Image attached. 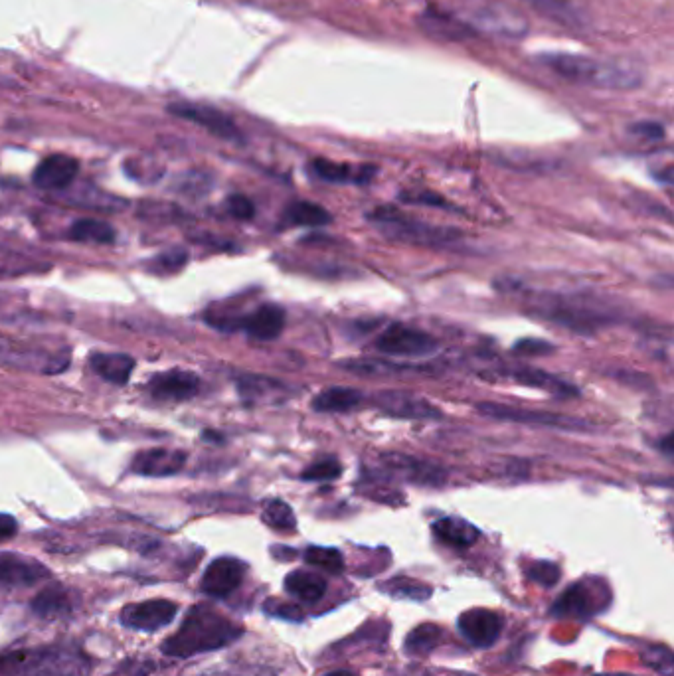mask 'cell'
Here are the masks:
<instances>
[{
    "instance_id": "2",
    "label": "cell",
    "mask_w": 674,
    "mask_h": 676,
    "mask_svg": "<svg viewBox=\"0 0 674 676\" xmlns=\"http://www.w3.org/2000/svg\"><path fill=\"white\" fill-rule=\"evenodd\" d=\"M540 64L574 84L607 91H631L643 84L639 66L627 60H599L582 54H544Z\"/></svg>"
},
{
    "instance_id": "44",
    "label": "cell",
    "mask_w": 674,
    "mask_h": 676,
    "mask_svg": "<svg viewBox=\"0 0 674 676\" xmlns=\"http://www.w3.org/2000/svg\"><path fill=\"white\" fill-rule=\"evenodd\" d=\"M16 534V520L10 514H0V540Z\"/></svg>"
},
{
    "instance_id": "27",
    "label": "cell",
    "mask_w": 674,
    "mask_h": 676,
    "mask_svg": "<svg viewBox=\"0 0 674 676\" xmlns=\"http://www.w3.org/2000/svg\"><path fill=\"white\" fill-rule=\"evenodd\" d=\"M362 400V394L350 388H329L321 392L313 400V408L323 414H340V412H350L356 408Z\"/></svg>"
},
{
    "instance_id": "1",
    "label": "cell",
    "mask_w": 674,
    "mask_h": 676,
    "mask_svg": "<svg viewBox=\"0 0 674 676\" xmlns=\"http://www.w3.org/2000/svg\"><path fill=\"white\" fill-rule=\"evenodd\" d=\"M242 633V625L228 619L214 607L196 605L186 613L178 631L163 643V653L176 659H186L222 649L240 639Z\"/></svg>"
},
{
    "instance_id": "43",
    "label": "cell",
    "mask_w": 674,
    "mask_h": 676,
    "mask_svg": "<svg viewBox=\"0 0 674 676\" xmlns=\"http://www.w3.org/2000/svg\"><path fill=\"white\" fill-rule=\"evenodd\" d=\"M265 609L273 615H281V617H291V619H299L301 611L297 607H289V605H281V603H267Z\"/></svg>"
},
{
    "instance_id": "38",
    "label": "cell",
    "mask_w": 674,
    "mask_h": 676,
    "mask_svg": "<svg viewBox=\"0 0 674 676\" xmlns=\"http://www.w3.org/2000/svg\"><path fill=\"white\" fill-rule=\"evenodd\" d=\"M514 352L522 356H544L548 352H554V344L540 338H524L514 344Z\"/></svg>"
},
{
    "instance_id": "7",
    "label": "cell",
    "mask_w": 674,
    "mask_h": 676,
    "mask_svg": "<svg viewBox=\"0 0 674 676\" xmlns=\"http://www.w3.org/2000/svg\"><path fill=\"white\" fill-rule=\"evenodd\" d=\"M477 412L485 418L499 420V422L522 423V425H542V427H558V429H584L588 423L570 416H560L552 412H540V410H524L514 408L506 404L495 402H481L477 404Z\"/></svg>"
},
{
    "instance_id": "42",
    "label": "cell",
    "mask_w": 674,
    "mask_h": 676,
    "mask_svg": "<svg viewBox=\"0 0 674 676\" xmlns=\"http://www.w3.org/2000/svg\"><path fill=\"white\" fill-rule=\"evenodd\" d=\"M388 592H392L394 595H408V597H414V599H423V597H427L431 593L427 588L418 586L416 582H402V580L392 582V586L388 588Z\"/></svg>"
},
{
    "instance_id": "41",
    "label": "cell",
    "mask_w": 674,
    "mask_h": 676,
    "mask_svg": "<svg viewBox=\"0 0 674 676\" xmlns=\"http://www.w3.org/2000/svg\"><path fill=\"white\" fill-rule=\"evenodd\" d=\"M633 135L637 137H643V139H649V141H661L665 137V127L661 123H655V121H639V123H633L631 129H629Z\"/></svg>"
},
{
    "instance_id": "37",
    "label": "cell",
    "mask_w": 674,
    "mask_h": 676,
    "mask_svg": "<svg viewBox=\"0 0 674 676\" xmlns=\"http://www.w3.org/2000/svg\"><path fill=\"white\" fill-rule=\"evenodd\" d=\"M202 676H275L273 671H269L267 667H255V665H230V667H222V669H214L208 671Z\"/></svg>"
},
{
    "instance_id": "36",
    "label": "cell",
    "mask_w": 674,
    "mask_h": 676,
    "mask_svg": "<svg viewBox=\"0 0 674 676\" xmlns=\"http://www.w3.org/2000/svg\"><path fill=\"white\" fill-rule=\"evenodd\" d=\"M528 576H530L532 582H536L540 586H546V588H552L560 580V570H558L556 564L536 562V564L530 566Z\"/></svg>"
},
{
    "instance_id": "30",
    "label": "cell",
    "mask_w": 674,
    "mask_h": 676,
    "mask_svg": "<svg viewBox=\"0 0 674 676\" xmlns=\"http://www.w3.org/2000/svg\"><path fill=\"white\" fill-rule=\"evenodd\" d=\"M441 639V629L435 625H422L410 633L406 639V651L414 657L429 655Z\"/></svg>"
},
{
    "instance_id": "39",
    "label": "cell",
    "mask_w": 674,
    "mask_h": 676,
    "mask_svg": "<svg viewBox=\"0 0 674 676\" xmlns=\"http://www.w3.org/2000/svg\"><path fill=\"white\" fill-rule=\"evenodd\" d=\"M228 210L238 220H252L255 216V206L252 200L242 194H234L228 198Z\"/></svg>"
},
{
    "instance_id": "28",
    "label": "cell",
    "mask_w": 674,
    "mask_h": 676,
    "mask_svg": "<svg viewBox=\"0 0 674 676\" xmlns=\"http://www.w3.org/2000/svg\"><path fill=\"white\" fill-rule=\"evenodd\" d=\"M285 218L293 226H309V228H321L333 222V216L327 208L315 204V202H295L287 208Z\"/></svg>"
},
{
    "instance_id": "13",
    "label": "cell",
    "mask_w": 674,
    "mask_h": 676,
    "mask_svg": "<svg viewBox=\"0 0 674 676\" xmlns=\"http://www.w3.org/2000/svg\"><path fill=\"white\" fill-rule=\"evenodd\" d=\"M246 576V564L238 558H218L214 560L202 576V592L210 597H226L240 588Z\"/></svg>"
},
{
    "instance_id": "32",
    "label": "cell",
    "mask_w": 674,
    "mask_h": 676,
    "mask_svg": "<svg viewBox=\"0 0 674 676\" xmlns=\"http://www.w3.org/2000/svg\"><path fill=\"white\" fill-rule=\"evenodd\" d=\"M305 562L315 566V568H321V570H327V572H333V574H338L342 572L344 568V560H342V554L335 550V548H321V546H311L307 552H305Z\"/></svg>"
},
{
    "instance_id": "4",
    "label": "cell",
    "mask_w": 674,
    "mask_h": 676,
    "mask_svg": "<svg viewBox=\"0 0 674 676\" xmlns=\"http://www.w3.org/2000/svg\"><path fill=\"white\" fill-rule=\"evenodd\" d=\"M457 16L473 34L516 40L528 32V20L510 4L497 0L467 2Z\"/></svg>"
},
{
    "instance_id": "8",
    "label": "cell",
    "mask_w": 674,
    "mask_h": 676,
    "mask_svg": "<svg viewBox=\"0 0 674 676\" xmlns=\"http://www.w3.org/2000/svg\"><path fill=\"white\" fill-rule=\"evenodd\" d=\"M176 611L178 605L170 599H149L123 607L121 623L137 631H159L174 621Z\"/></svg>"
},
{
    "instance_id": "18",
    "label": "cell",
    "mask_w": 674,
    "mask_h": 676,
    "mask_svg": "<svg viewBox=\"0 0 674 676\" xmlns=\"http://www.w3.org/2000/svg\"><path fill=\"white\" fill-rule=\"evenodd\" d=\"M236 327L257 340H273L285 329V311L277 305H261L252 315L238 321Z\"/></svg>"
},
{
    "instance_id": "46",
    "label": "cell",
    "mask_w": 674,
    "mask_h": 676,
    "mask_svg": "<svg viewBox=\"0 0 674 676\" xmlns=\"http://www.w3.org/2000/svg\"><path fill=\"white\" fill-rule=\"evenodd\" d=\"M327 676H354L352 673H348V671H335V673H329Z\"/></svg>"
},
{
    "instance_id": "29",
    "label": "cell",
    "mask_w": 674,
    "mask_h": 676,
    "mask_svg": "<svg viewBox=\"0 0 674 676\" xmlns=\"http://www.w3.org/2000/svg\"><path fill=\"white\" fill-rule=\"evenodd\" d=\"M70 238L80 244H113L115 242V230L93 218H84L72 224L70 228Z\"/></svg>"
},
{
    "instance_id": "33",
    "label": "cell",
    "mask_w": 674,
    "mask_h": 676,
    "mask_svg": "<svg viewBox=\"0 0 674 676\" xmlns=\"http://www.w3.org/2000/svg\"><path fill=\"white\" fill-rule=\"evenodd\" d=\"M556 613H566V615H580L588 611V593L584 588L576 586L572 588L566 595H562V599L558 601V605L554 607Z\"/></svg>"
},
{
    "instance_id": "24",
    "label": "cell",
    "mask_w": 674,
    "mask_h": 676,
    "mask_svg": "<svg viewBox=\"0 0 674 676\" xmlns=\"http://www.w3.org/2000/svg\"><path fill=\"white\" fill-rule=\"evenodd\" d=\"M285 592L299 601H319L327 592V582L315 572L295 570L285 578Z\"/></svg>"
},
{
    "instance_id": "40",
    "label": "cell",
    "mask_w": 674,
    "mask_h": 676,
    "mask_svg": "<svg viewBox=\"0 0 674 676\" xmlns=\"http://www.w3.org/2000/svg\"><path fill=\"white\" fill-rule=\"evenodd\" d=\"M402 198V202H408V204H416V206H437V208H453L451 204H447L439 194H435V192H418V194H410V192H406V194H402L400 196Z\"/></svg>"
},
{
    "instance_id": "10",
    "label": "cell",
    "mask_w": 674,
    "mask_h": 676,
    "mask_svg": "<svg viewBox=\"0 0 674 676\" xmlns=\"http://www.w3.org/2000/svg\"><path fill=\"white\" fill-rule=\"evenodd\" d=\"M437 346L439 344L435 338L404 325H392L376 342V348L380 352L392 356H427L435 352Z\"/></svg>"
},
{
    "instance_id": "25",
    "label": "cell",
    "mask_w": 674,
    "mask_h": 676,
    "mask_svg": "<svg viewBox=\"0 0 674 676\" xmlns=\"http://www.w3.org/2000/svg\"><path fill=\"white\" fill-rule=\"evenodd\" d=\"M528 6H532L542 16L568 26V28H580L584 24L580 8L572 0H524Z\"/></svg>"
},
{
    "instance_id": "45",
    "label": "cell",
    "mask_w": 674,
    "mask_h": 676,
    "mask_svg": "<svg viewBox=\"0 0 674 676\" xmlns=\"http://www.w3.org/2000/svg\"><path fill=\"white\" fill-rule=\"evenodd\" d=\"M663 451L669 453V455L673 453V435H669V437L663 441Z\"/></svg>"
},
{
    "instance_id": "3",
    "label": "cell",
    "mask_w": 674,
    "mask_h": 676,
    "mask_svg": "<svg viewBox=\"0 0 674 676\" xmlns=\"http://www.w3.org/2000/svg\"><path fill=\"white\" fill-rule=\"evenodd\" d=\"M91 661L82 649L70 645L18 651L0 659V676H87Z\"/></svg>"
},
{
    "instance_id": "35",
    "label": "cell",
    "mask_w": 674,
    "mask_h": 676,
    "mask_svg": "<svg viewBox=\"0 0 674 676\" xmlns=\"http://www.w3.org/2000/svg\"><path fill=\"white\" fill-rule=\"evenodd\" d=\"M338 475H340V465L335 457H329V459H321L313 463L303 473V481H333Z\"/></svg>"
},
{
    "instance_id": "16",
    "label": "cell",
    "mask_w": 674,
    "mask_h": 676,
    "mask_svg": "<svg viewBox=\"0 0 674 676\" xmlns=\"http://www.w3.org/2000/svg\"><path fill=\"white\" fill-rule=\"evenodd\" d=\"M80 163L68 155H52L34 170V184L42 190H62L78 176Z\"/></svg>"
},
{
    "instance_id": "20",
    "label": "cell",
    "mask_w": 674,
    "mask_h": 676,
    "mask_svg": "<svg viewBox=\"0 0 674 676\" xmlns=\"http://www.w3.org/2000/svg\"><path fill=\"white\" fill-rule=\"evenodd\" d=\"M89 362L95 374H99L103 380L117 384V386H125L135 370V358L129 354H121V352H115V354L93 352Z\"/></svg>"
},
{
    "instance_id": "31",
    "label": "cell",
    "mask_w": 674,
    "mask_h": 676,
    "mask_svg": "<svg viewBox=\"0 0 674 676\" xmlns=\"http://www.w3.org/2000/svg\"><path fill=\"white\" fill-rule=\"evenodd\" d=\"M263 520L275 530L289 532L297 526V518L293 514L291 507L283 501H269L263 508Z\"/></svg>"
},
{
    "instance_id": "17",
    "label": "cell",
    "mask_w": 674,
    "mask_h": 676,
    "mask_svg": "<svg viewBox=\"0 0 674 676\" xmlns=\"http://www.w3.org/2000/svg\"><path fill=\"white\" fill-rule=\"evenodd\" d=\"M503 376L522 384V386H528V388H538V390H544V392H550L554 396H560V398H576L580 396V390L568 382H564L562 378L554 376V374H548V372H542L538 368H510V370H505Z\"/></svg>"
},
{
    "instance_id": "15",
    "label": "cell",
    "mask_w": 674,
    "mask_h": 676,
    "mask_svg": "<svg viewBox=\"0 0 674 676\" xmlns=\"http://www.w3.org/2000/svg\"><path fill=\"white\" fill-rule=\"evenodd\" d=\"M198 390H200L198 376L184 370H169L151 380V394L157 400L184 402L194 398Z\"/></svg>"
},
{
    "instance_id": "14",
    "label": "cell",
    "mask_w": 674,
    "mask_h": 676,
    "mask_svg": "<svg viewBox=\"0 0 674 676\" xmlns=\"http://www.w3.org/2000/svg\"><path fill=\"white\" fill-rule=\"evenodd\" d=\"M186 463V453L176 449L155 447L135 455L131 463V471L145 477H169L178 473Z\"/></svg>"
},
{
    "instance_id": "23",
    "label": "cell",
    "mask_w": 674,
    "mask_h": 676,
    "mask_svg": "<svg viewBox=\"0 0 674 676\" xmlns=\"http://www.w3.org/2000/svg\"><path fill=\"white\" fill-rule=\"evenodd\" d=\"M435 536L455 548H469L477 542L479 530L463 518H441L433 524Z\"/></svg>"
},
{
    "instance_id": "11",
    "label": "cell",
    "mask_w": 674,
    "mask_h": 676,
    "mask_svg": "<svg viewBox=\"0 0 674 676\" xmlns=\"http://www.w3.org/2000/svg\"><path fill=\"white\" fill-rule=\"evenodd\" d=\"M50 572L40 562L14 554H0V586L2 588H30L42 580H48Z\"/></svg>"
},
{
    "instance_id": "12",
    "label": "cell",
    "mask_w": 674,
    "mask_h": 676,
    "mask_svg": "<svg viewBox=\"0 0 674 676\" xmlns=\"http://www.w3.org/2000/svg\"><path fill=\"white\" fill-rule=\"evenodd\" d=\"M457 627L471 645L487 649L501 637L503 619L489 609H471L459 617Z\"/></svg>"
},
{
    "instance_id": "34",
    "label": "cell",
    "mask_w": 674,
    "mask_h": 676,
    "mask_svg": "<svg viewBox=\"0 0 674 676\" xmlns=\"http://www.w3.org/2000/svg\"><path fill=\"white\" fill-rule=\"evenodd\" d=\"M188 263V254L182 248H172L165 254L157 255L151 263L155 273H176Z\"/></svg>"
},
{
    "instance_id": "22",
    "label": "cell",
    "mask_w": 674,
    "mask_h": 676,
    "mask_svg": "<svg viewBox=\"0 0 674 676\" xmlns=\"http://www.w3.org/2000/svg\"><path fill=\"white\" fill-rule=\"evenodd\" d=\"M74 607V599L70 590L60 584L46 586L32 601V609L46 619H56L70 613Z\"/></svg>"
},
{
    "instance_id": "19",
    "label": "cell",
    "mask_w": 674,
    "mask_h": 676,
    "mask_svg": "<svg viewBox=\"0 0 674 676\" xmlns=\"http://www.w3.org/2000/svg\"><path fill=\"white\" fill-rule=\"evenodd\" d=\"M386 463L390 469L396 473H402L408 477L412 483H422V485H443L445 483V471L439 465L425 463L414 457H404V455H386Z\"/></svg>"
},
{
    "instance_id": "21",
    "label": "cell",
    "mask_w": 674,
    "mask_h": 676,
    "mask_svg": "<svg viewBox=\"0 0 674 676\" xmlns=\"http://www.w3.org/2000/svg\"><path fill=\"white\" fill-rule=\"evenodd\" d=\"M423 30L439 40H467L475 36L457 14H443V12H425L422 16Z\"/></svg>"
},
{
    "instance_id": "26",
    "label": "cell",
    "mask_w": 674,
    "mask_h": 676,
    "mask_svg": "<svg viewBox=\"0 0 674 676\" xmlns=\"http://www.w3.org/2000/svg\"><path fill=\"white\" fill-rule=\"evenodd\" d=\"M313 170H315L317 176H321L327 182H368L376 172V169H372V167H360L358 170H352L350 165L333 163V161H327V159H315Z\"/></svg>"
},
{
    "instance_id": "6",
    "label": "cell",
    "mask_w": 674,
    "mask_h": 676,
    "mask_svg": "<svg viewBox=\"0 0 674 676\" xmlns=\"http://www.w3.org/2000/svg\"><path fill=\"white\" fill-rule=\"evenodd\" d=\"M170 115L186 119L196 123L198 127L206 129L208 133L230 141V143H242V133L238 129V125L220 109L210 107V105H202V103H190V101H180V103H170Z\"/></svg>"
},
{
    "instance_id": "9",
    "label": "cell",
    "mask_w": 674,
    "mask_h": 676,
    "mask_svg": "<svg viewBox=\"0 0 674 676\" xmlns=\"http://www.w3.org/2000/svg\"><path fill=\"white\" fill-rule=\"evenodd\" d=\"M374 406L396 420H441L439 408L410 392H380L372 398Z\"/></svg>"
},
{
    "instance_id": "5",
    "label": "cell",
    "mask_w": 674,
    "mask_h": 676,
    "mask_svg": "<svg viewBox=\"0 0 674 676\" xmlns=\"http://www.w3.org/2000/svg\"><path fill=\"white\" fill-rule=\"evenodd\" d=\"M370 218L374 222H378L382 226V230L394 238V240H402V242H414V244H447L453 242L459 234L441 226H429L423 224L418 220L406 218L402 216L396 208L390 206H382L378 210H374L370 214Z\"/></svg>"
}]
</instances>
